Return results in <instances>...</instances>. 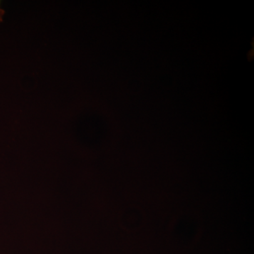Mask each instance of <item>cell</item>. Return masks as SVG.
Segmentation results:
<instances>
[{
    "mask_svg": "<svg viewBox=\"0 0 254 254\" xmlns=\"http://www.w3.org/2000/svg\"><path fill=\"white\" fill-rule=\"evenodd\" d=\"M4 11L0 7V22L2 21V16H4Z\"/></svg>",
    "mask_w": 254,
    "mask_h": 254,
    "instance_id": "obj_1",
    "label": "cell"
}]
</instances>
